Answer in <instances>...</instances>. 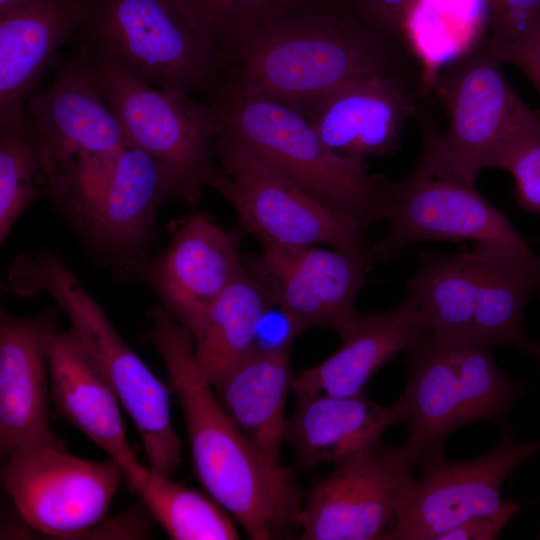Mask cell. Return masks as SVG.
Listing matches in <instances>:
<instances>
[{"instance_id": "ffe728a7", "label": "cell", "mask_w": 540, "mask_h": 540, "mask_svg": "<svg viewBox=\"0 0 540 540\" xmlns=\"http://www.w3.org/2000/svg\"><path fill=\"white\" fill-rule=\"evenodd\" d=\"M90 0H25L0 14V127L26 123L25 107L76 35Z\"/></svg>"}, {"instance_id": "5bb4252c", "label": "cell", "mask_w": 540, "mask_h": 540, "mask_svg": "<svg viewBox=\"0 0 540 540\" xmlns=\"http://www.w3.org/2000/svg\"><path fill=\"white\" fill-rule=\"evenodd\" d=\"M4 458L2 484L19 515L55 536L79 534L103 520L123 477L111 458H80L64 445L25 447Z\"/></svg>"}, {"instance_id": "4dcf8cb0", "label": "cell", "mask_w": 540, "mask_h": 540, "mask_svg": "<svg viewBox=\"0 0 540 540\" xmlns=\"http://www.w3.org/2000/svg\"><path fill=\"white\" fill-rule=\"evenodd\" d=\"M492 47L520 41L540 30V0H485Z\"/></svg>"}, {"instance_id": "9a60e30c", "label": "cell", "mask_w": 540, "mask_h": 540, "mask_svg": "<svg viewBox=\"0 0 540 540\" xmlns=\"http://www.w3.org/2000/svg\"><path fill=\"white\" fill-rule=\"evenodd\" d=\"M538 453L540 440H518L508 426L481 455L465 460L443 455L423 463L415 493L386 540H438L463 521L498 510L506 501L501 498L506 478Z\"/></svg>"}, {"instance_id": "d4e9b609", "label": "cell", "mask_w": 540, "mask_h": 540, "mask_svg": "<svg viewBox=\"0 0 540 540\" xmlns=\"http://www.w3.org/2000/svg\"><path fill=\"white\" fill-rule=\"evenodd\" d=\"M271 305L264 288L245 266L187 329L197 365L212 386L256 346L260 324Z\"/></svg>"}, {"instance_id": "cb8c5ba5", "label": "cell", "mask_w": 540, "mask_h": 540, "mask_svg": "<svg viewBox=\"0 0 540 540\" xmlns=\"http://www.w3.org/2000/svg\"><path fill=\"white\" fill-rule=\"evenodd\" d=\"M293 340L270 346L256 344L213 386L220 402L249 441L278 466H283L285 409L294 379Z\"/></svg>"}, {"instance_id": "52a82bcc", "label": "cell", "mask_w": 540, "mask_h": 540, "mask_svg": "<svg viewBox=\"0 0 540 540\" xmlns=\"http://www.w3.org/2000/svg\"><path fill=\"white\" fill-rule=\"evenodd\" d=\"M417 115L422 146L412 170L386 184V231L366 256L372 264L388 262L412 244L425 241H473L530 254L526 239L452 165L441 133L425 111Z\"/></svg>"}, {"instance_id": "8fae6325", "label": "cell", "mask_w": 540, "mask_h": 540, "mask_svg": "<svg viewBox=\"0 0 540 540\" xmlns=\"http://www.w3.org/2000/svg\"><path fill=\"white\" fill-rule=\"evenodd\" d=\"M218 172L210 187L235 209L261 246L328 245L365 253L363 227L248 151L215 141Z\"/></svg>"}, {"instance_id": "d590c367", "label": "cell", "mask_w": 540, "mask_h": 540, "mask_svg": "<svg viewBox=\"0 0 540 540\" xmlns=\"http://www.w3.org/2000/svg\"><path fill=\"white\" fill-rule=\"evenodd\" d=\"M25 0H0V14L12 9Z\"/></svg>"}, {"instance_id": "3957f363", "label": "cell", "mask_w": 540, "mask_h": 540, "mask_svg": "<svg viewBox=\"0 0 540 540\" xmlns=\"http://www.w3.org/2000/svg\"><path fill=\"white\" fill-rule=\"evenodd\" d=\"M215 141L240 147L363 228L386 217V184L364 161L333 152L295 107L223 79Z\"/></svg>"}, {"instance_id": "f546056e", "label": "cell", "mask_w": 540, "mask_h": 540, "mask_svg": "<svg viewBox=\"0 0 540 540\" xmlns=\"http://www.w3.org/2000/svg\"><path fill=\"white\" fill-rule=\"evenodd\" d=\"M39 155L27 124L0 127V243L25 209L39 197ZM43 180V179H42Z\"/></svg>"}, {"instance_id": "7c38bea8", "label": "cell", "mask_w": 540, "mask_h": 540, "mask_svg": "<svg viewBox=\"0 0 540 540\" xmlns=\"http://www.w3.org/2000/svg\"><path fill=\"white\" fill-rule=\"evenodd\" d=\"M403 447L380 440L334 464L298 514L302 540H386L417 480Z\"/></svg>"}, {"instance_id": "7402d4cb", "label": "cell", "mask_w": 540, "mask_h": 540, "mask_svg": "<svg viewBox=\"0 0 540 540\" xmlns=\"http://www.w3.org/2000/svg\"><path fill=\"white\" fill-rule=\"evenodd\" d=\"M428 331L408 294L388 310L359 313L340 337L341 346L335 352L294 375L292 390L297 400L361 394L384 365L411 348Z\"/></svg>"}, {"instance_id": "277c9868", "label": "cell", "mask_w": 540, "mask_h": 540, "mask_svg": "<svg viewBox=\"0 0 540 540\" xmlns=\"http://www.w3.org/2000/svg\"><path fill=\"white\" fill-rule=\"evenodd\" d=\"M8 285L18 297L46 294L54 299L133 421L147 466L172 476L181 463L182 445L171 418L169 390L125 342L65 261L47 249L18 255L9 266Z\"/></svg>"}, {"instance_id": "7a4b0ae2", "label": "cell", "mask_w": 540, "mask_h": 540, "mask_svg": "<svg viewBox=\"0 0 540 540\" xmlns=\"http://www.w3.org/2000/svg\"><path fill=\"white\" fill-rule=\"evenodd\" d=\"M224 79L303 112L345 83L377 73H417L408 50L362 20L345 0H311L241 44Z\"/></svg>"}, {"instance_id": "5b68a950", "label": "cell", "mask_w": 540, "mask_h": 540, "mask_svg": "<svg viewBox=\"0 0 540 540\" xmlns=\"http://www.w3.org/2000/svg\"><path fill=\"white\" fill-rule=\"evenodd\" d=\"M493 348L471 337L428 331L405 351L407 382L400 397L408 435L401 446L413 465L443 456L447 438L461 427L509 426L512 406L527 385L499 367Z\"/></svg>"}, {"instance_id": "8d00e7d4", "label": "cell", "mask_w": 540, "mask_h": 540, "mask_svg": "<svg viewBox=\"0 0 540 540\" xmlns=\"http://www.w3.org/2000/svg\"><path fill=\"white\" fill-rule=\"evenodd\" d=\"M534 356L538 359L539 365H540V343L535 342V352Z\"/></svg>"}, {"instance_id": "e0dca14e", "label": "cell", "mask_w": 540, "mask_h": 540, "mask_svg": "<svg viewBox=\"0 0 540 540\" xmlns=\"http://www.w3.org/2000/svg\"><path fill=\"white\" fill-rule=\"evenodd\" d=\"M427 93L421 72L351 80L301 112L338 155L364 161L393 152Z\"/></svg>"}, {"instance_id": "836d02e7", "label": "cell", "mask_w": 540, "mask_h": 540, "mask_svg": "<svg viewBox=\"0 0 540 540\" xmlns=\"http://www.w3.org/2000/svg\"><path fill=\"white\" fill-rule=\"evenodd\" d=\"M520 504L506 500L496 511L473 516L442 534L438 540H494L518 513Z\"/></svg>"}, {"instance_id": "44dd1931", "label": "cell", "mask_w": 540, "mask_h": 540, "mask_svg": "<svg viewBox=\"0 0 540 540\" xmlns=\"http://www.w3.org/2000/svg\"><path fill=\"white\" fill-rule=\"evenodd\" d=\"M50 400L56 412L120 465L127 483L147 467L131 448L121 402L72 328L49 342Z\"/></svg>"}, {"instance_id": "2e32d148", "label": "cell", "mask_w": 540, "mask_h": 540, "mask_svg": "<svg viewBox=\"0 0 540 540\" xmlns=\"http://www.w3.org/2000/svg\"><path fill=\"white\" fill-rule=\"evenodd\" d=\"M261 248V258L245 266L294 334L321 327L344 335L359 314L355 302L373 265L366 253L315 245Z\"/></svg>"}, {"instance_id": "1f68e13d", "label": "cell", "mask_w": 540, "mask_h": 540, "mask_svg": "<svg viewBox=\"0 0 540 540\" xmlns=\"http://www.w3.org/2000/svg\"><path fill=\"white\" fill-rule=\"evenodd\" d=\"M504 170L514 178L519 206L540 214V141L517 153Z\"/></svg>"}, {"instance_id": "30bf717a", "label": "cell", "mask_w": 540, "mask_h": 540, "mask_svg": "<svg viewBox=\"0 0 540 540\" xmlns=\"http://www.w3.org/2000/svg\"><path fill=\"white\" fill-rule=\"evenodd\" d=\"M501 63L487 38L442 69L432 88L446 110L449 160L472 183L483 169L504 170L517 153L540 141V111L519 97Z\"/></svg>"}, {"instance_id": "d6986e66", "label": "cell", "mask_w": 540, "mask_h": 540, "mask_svg": "<svg viewBox=\"0 0 540 540\" xmlns=\"http://www.w3.org/2000/svg\"><path fill=\"white\" fill-rule=\"evenodd\" d=\"M54 310L21 317L0 311V451L64 445L49 422V342Z\"/></svg>"}, {"instance_id": "4316f807", "label": "cell", "mask_w": 540, "mask_h": 540, "mask_svg": "<svg viewBox=\"0 0 540 540\" xmlns=\"http://www.w3.org/2000/svg\"><path fill=\"white\" fill-rule=\"evenodd\" d=\"M475 265L470 250H420L407 294L429 331L468 336L474 314Z\"/></svg>"}, {"instance_id": "ac0fdd59", "label": "cell", "mask_w": 540, "mask_h": 540, "mask_svg": "<svg viewBox=\"0 0 540 540\" xmlns=\"http://www.w3.org/2000/svg\"><path fill=\"white\" fill-rule=\"evenodd\" d=\"M239 238L207 215L195 213L136 278L188 329L244 271Z\"/></svg>"}, {"instance_id": "4fadbf2b", "label": "cell", "mask_w": 540, "mask_h": 540, "mask_svg": "<svg viewBox=\"0 0 540 540\" xmlns=\"http://www.w3.org/2000/svg\"><path fill=\"white\" fill-rule=\"evenodd\" d=\"M166 198L168 183L160 166L129 145L109 176L61 213L99 263L116 276L136 277L152 257Z\"/></svg>"}, {"instance_id": "83f0119b", "label": "cell", "mask_w": 540, "mask_h": 540, "mask_svg": "<svg viewBox=\"0 0 540 540\" xmlns=\"http://www.w3.org/2000/svg\"><path fill=\"white\" fill-rule=\"evenodd\" d=\"M174 540H234L238 532L231 515L212 497L149 468L128 483Z\"/></svg>"}, {"instance_id": "603a6c76", "label": "cell", "mask_w": 540, "mask_h": 540, "mask_svg": "<svg viewBox=\"0 0 540 540\" xmlns=\"http://www.w3.org/2000/svg\"><path fill=\"white\" fill-rule=\"evenodd\" d=\"M406 419L401 397L384 406L364 393L313 396L297 400L294 414L286 421L284 442L294 448L302 466L336 464L376 444L389 427Z\"/></svg>"}, {"instance_id": "e575fe53", "label": "cell", "mask_w": 540, "mask_h": 540, "mask_svg": "<svg viewBox=\"0 0 540 540\" xmlns=\"http://www.w3.org/2000/svg\"><path fill=\"white\" fill-rule=\"evenodd\" d=\"M491 48L502 63L522 70L540 93V30L515 43Z\"/></svg>"}, {"instance_id": "d6a6232c", "label": "cell", "mask_w": 540, "mask_h": 540, "mask_svg": "<svg viewBox=\"0 0 540 540\" xmlns=\"http://www.w3.org/2000/svg\"><path fill=\"white\" fill-rule=\"evenodd\" d=\"M353 11L371 27L404 46L402 25L416 0H345ZM405 47V46H404Z\"/></svg>"}, {"instance_id": "ba28073f", "label": "cell", "mask_w": 540, "mask_h": 540, "mask_svg": "<svg viewBox=\"0 0 540 540\" xmlns=\"http://www.w3.org/2000/svg\"><path fill=\"white\" fill-rule=\"evenodd\" d=\"M76 35L88 54L167 91L216 88L226 68L215 43L176 0H90Z\"/></svg>"}, {"instance_id": "f1b7e54d", "label": "cell", "mask_w": 540, "mask_h": 540, "mask_svg": "<svg viewBox=\"0 0 540 540\" xmlns=\"http://www.w3.org/2000/svg\"><path fill=\"white\" fill-rule=\"evenodd\" d=\"M209 35L227 66L259 29L311 0H176Z\"/></svg>"}, {"instance_id": "8992f818", "label": "cell", "mask_w": 540, "mask_h": 540, "mask_svg": "<svg viewBox=\"0 0 540 540\" xmlns=\"http://www.w3.org/2000/svg\"><path fill=\"white\" fill-rule=\"evenodd\" d=\"M25 116L47 193L61 212L96 189L130 145L81 47L30 96Z\"/></svg>"}, {"instance_id": "484cf974", "label": "cell", "mask_w": 540, "mask_h": 540, "mask_svg": "<svg viewBox=\"0 0 540 540\" xmlns=\"http://www.w3.org/2000/svg\"><path fill=\"white\" fill-rule=\"evenodd\" d=\"M488 38L485 0H416L402 25V41L421 68L427 92L445 67Z\"/></svg>"}, {"instance_id": "9c48e42d", "label": "cell", "mask_w": 540, "mask_h": 540, "mask_svg": "<svg viewBox=\"0 0 540 540\" xmlns=\"http://www.w3.org/2000/svg\"><path fill=\"white\" fill-rule=\"evenodd\" d=\"M88 55L129 144L160 166L169 198L197 204L219 169L213 161L219 130L214 104L155 87L106 58Z\"/></svg>"}, {"instance_id": "6da1fadb", "label": "cell", "mask_w": 540, "mask_h": 540, "mask_svg": "<svg viewBox=\"0 0 540 540\" xmlns=\"http://www.w3.org/2000/svg\"><path fill=\"white\" fill-rule=\"evenodd\" d=\"M149 315L152 342L178 398L200 483L249 539L285 536L298 527L302 506L289 472L266 458L228 414L197 365L191 333L160 303Z\"/></svg>"}]
</instances>
